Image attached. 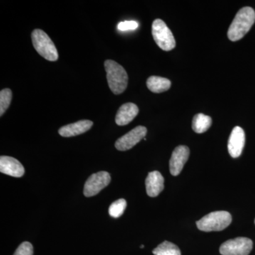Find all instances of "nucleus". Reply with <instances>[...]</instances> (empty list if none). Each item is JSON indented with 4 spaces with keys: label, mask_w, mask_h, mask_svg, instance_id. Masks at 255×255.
Masks as SVG:
<instances>
[{
    "label": "nucleus",
    "mask_w": 255,
    "mask_h": 255,
    "mask_svg": "<svg viewBox=\"0 0 255 255\" xmlns=\"http://www.w3.org/2000/svg\"><path fill=\"white\" fill-rule=\"evenodd\" d=\"M144 248V246L143 245H142L141 246H140V248Z\"/></svg>",
    "instance_id": "4be33fe9"
},
{
    "label": "nucleus",
    "mask_w": 255,
    "mask_h": 255,
    "mask_svg": "<svg viewBox=\"0 0 255 255\" xmlns=\"http://www.w3.org/2000/svg\"><path fill=\"white\" fill-rule=\"evenodd\" d=\"M111 182L110 174L107 172H100L92 174L87 179L84 187V194L87 197L97 195Z\"/></svg>",
    "instance_id": "0eeeda50"
},
{
    "label": "nucleus",
    "mask_w": 255,
    "mask_h": 255,
    "mask_svg": "<svg viewBox=\"0 0 255 255\" xmlns=\"http://www.w3.org/2000/svg\"><path fill=\"white\" fill-rule=\"evenodd\" d=\"M246 143V134L244 130L240 127L233 129L228 140V149L230 155L233 158L241 156Z\"/></svg>",
    "instance_id": "9d476101"
},
{
    "label": "nucleus",
    "mask_w": 255,
    "mask_h": 255,
    "mask_svg": "<svg viewBox=\"0 0 255 255\" xmlns=\"http://www.w3.org/2000/svg\"><path fill=\"white\" fill-rule=\"evenodd\" d=\"M152 34L161 49L169 51L175 48L176 42L172 31L162 20L155 19L152 23Z\"/></svg>",
    "instance_id": "39448f33"
},
{
    "label": "nucleus",
    "mask_w": 255,
    "mask_h": 255,
    "mask_svg": "<svg viewBox=\"0 0 255 255\" xmlns=\"http://www.w3.org/2000/svg\"><path fill=\"white\" fill-rule=\"evenodd\" d=\"M147 134V128L139 126L132 129L116 142L115 147L118 150L126 151L130 150L138 143Z\"/></svg>",
    "instance_id": "6e6552de"
},
{
    "label": "nucleus",
    "mask_w": 255,
    "mask_h": 255,
    "mask_svg": "<svg viewBox=\"0 0 255 255\" xmlns=\"http://www.w3.org/2000/svg\"><path fill=\"white\" fill-rule=\"evenodd\" d=\"M253 248V243L250 238L238 237L223 243L220 253L222 255H248Z\"/></svg>",
    "instance_id": "423d86ee"
},
{
    "label": "nucleus",
    "mask_w": 255,
    "mask_h": 255,
    "mask_svg": "<svg viewBox=\"0 0 255 255\" xmlns=\"http://www.w3.org/2000/svg\"><path fill=\"white\" fill-rule=\"evenodd\" d=\"M93 126V122L90 120L79 121L75 123L68 124L60 128L58 132L63 137H73L88 131Z\"/></svg>",
    "instance_id": "ddd939ff"
},
{
    "label": "nucleus",
    "mask_w": 255,
    "mask_h": 255,
    "mask_svg": "<svg viewBox=\"0 0 255 255\" xmlns=\"http://www.w3.org/2000/svg\"><path fill=\"white\" fill-rule=\"evenodd\" d=\"M211 125H212V119L205 114H196L193 119L192 129L196 133H203L207 131Z\"/></svg>",
    "instance_id": "dca6fc26"
},
{
    "label": "nucleus",
    "mask_w": 255,
    "mask_h": 255,
    "mask_svg": "<svg viewBox=\"0 0 255 255\" xmlns=\"http://www.w3.org/2000/svg\"><path fill=\"white\" fill-rule=\"evenodd\" d=\"M147 88L153 93H162L167 91L171 87L170 80L158 76H151L146 82Z\"/></svg>",
    "instance_id": "2eb2a0df"
},
{
    "label": "nucleus",
    "mask_w": 255,
    "mask_h": 255,
    "mask_svg": "<svg viewBox=\"0 0 255 255\" xmlns=\"http://www.w3.org/2000/svg\"><path fill=\"white\" fill-rule=\"evenodd\" d=\"M232 222V216L228 211H214L204 216L196 222L197 228L204 232L221 231Z\"/></svg>",
    "instance_id": "7ed1b4c3"
},
{
    "label": "nucleus",
    "mask_w": 255,
    "mask_h": 255,
    "mask_svg": "<svg viewBox=\"0 0 255 255\" xmlns=\"http://www.w3.org/2000/svg\"><path fill=\"white\" fill-rule=\"evenodd\" d=\"M33 248L28 242H23L18 247L14 255H33Z\"/></svg>",
    "instance_id": "aec40b11"
},
{
    "label": "nucleus",
    "mask_w": 255,
    "mask_h": 255,
    "mask_svg": "<svg viewBox=\"0 0 255 255\" xmlns=\"http://www.w3.org/2000/svg\"></svg>",
    "instance_id": "5701e85b"
},
{
    "label": "nucleus",
    "mask_w": 255,
    "mask_h": 255,
    "mask_svg": "<svg viewBox=\"0 0 255 255\" xmlns=\"http://www.w3.org/2000/svg\"><path fill=\"white\" fill-rule=\"evenodd\" d=\"M127 206V203L125 199H119V200L114 201L113 204L110 206V209H109V214L112 218L118 219L123 215Z\"/></svg>",
    "instance_id": "a211bd4d"
},
{
    "label": "nucleus",
    "mask_w": 255,
    "mask_h": 255,
    "mask_svg": "<svg viewBox=\"0 0 255 255\" xmlns=\"http://www.w3.org/2000/svg\"><path fill=\"white\" fill-rule=\"evenodd\" d=\"M255 22V11L252 7L242 8L236 15L228 31L231 41H237L246 36Z\"/></svg>",
    "instance_id": "f257e3e1"
},
{
    "label": "nucleus",
    "mask_w": 255,
    "mask_h": 255,
    "mask_svg": "<svg viewBox=\"0 0 255 255\" xmlns=\"http://www.w3.org/2000/svg\"><path fill=\"white\" fill-rule=\"evenodd\" d=\"M164 177L158 171L151 172L145 179L146 191L150 197H156L164 189Z\"/></svg>",
    "instance_id": "f8f14e48"
},
{
    "label": "nucleus",
    "mask_w": 255,
    "mask_h": 255,
    "mask_svg": "<svg viewBox=\"0 0 255 255\" xmlns=\"http://www.w3.org/2000/svg\"><path fill=\"white\" fill-rule=\"evenodd\" d=\"M138 27V23L135 21H126L119 23L117 28L119 31H126L135 30Z\"/></svg>",
    "instance_id": "412c9836"
},
{
    "label": "nucleus",
    "mask_w": 255,
    "mask_h": 255,
    "mask_svg": "<svg viewBox=\"0 0 255 255\" xmlns=\"http://www.w3.org/2000/svg\"><path fill=\"white\" fill-rule=\"evenodd\" d=\"M105 68L110 90L115 95L123 93L127 89L128 81V77L125 69L112 60H106Z\"/></svg>",
    "instance_id": "f03ea898"
},
{
    "label": "nucleus",
    "mask_w": 255,
    "mask_h": 255,
    "mask_svg": "<svg viewBox=\"0 0 255 255\" xmlns=\"http://www.w3.org/2000/svg\"><path fill=\"white\" fill-rule=\"evenodd\" d=\"M154 255H181V251L176 245L168 241L159 244L152 251Z\"/></svg>",
    "instance_id": "f3484780"
},
{
    "label": "nucleus",
    "mask_w": 255,
    "mask_h": 255,
    "mask_svg": "<svg viewBox=\"0 0 255 255\" xmlns=\"http://www.w3.org/2000/svg\"><path fill=\"white\" fill-rule=\"evenodd\" d=\"M32 42L36 51L45 59L56 61L58 59V50L49 36L41 29L32 32Z\"/></svg>",
    "instance_id": "20e7f679"
},
{
    "label": "nucleus",
    "mask_w": 255,
    "mask_h": 255,
    "mask_svg": "<svg viewBox=\"0 0 255 255\" xmlns=\"http://www.w3.org/2000/svg\"><path fill=\"white\" fill-rule=\"evenodd\" d=\"M138 112V107L135 104H124L117 112L116 116V123L119 126L127 125L136 117Z\"/></svg>",
    "instance_id": "4468645a"
},
{
    "label": "nucleus",
    "mask_w": 255,
    "mask_h": 255,
    "mask_svg": "<svg viewBox=\"0 0 255 255\" xmlns=\"http://www.w3.org/2000/svg\"><path fill=\"white\" fill-rule=\"evenodd\" d=\"M0 172L14 177H21L24 174V167L21 162L14 157L1 156Z\"/></svg>",
    "instance_id": "9b49d317"
},
{
    "label": "nucleus",
    "mask_w": 255,
    "mask_h": 255,
    "mask_svg": "<svg viewBox=\"0 0 255 255\" xmlns=\"http://www.w3.org/2000/svg\"><path fill=\"white\" fill-rule=\"evenodd\" d=\"M12 99V92L9 89H4L0 92V115L2 116L7 109Z\"/></svg>",
    "instance_id": "6ab92c4d"
},
{
    "label": "nucleus",
    "mask_w": 255,
    "mask_h": 255,
    "mask_svg": "<svg viewBox=\"0 0 255 255\" xmlns=\"http://www.w3.org/2000/svg\"><path fill=\"white\" fill-rule=\"evenodd\" d=\"M190 150L185 145H179L172 152L169 160V171L172 175L177 176L182 172L183 167L189 159Z\"/></svg>",
    "instance_id": "1a4fd4ad"
}]
</instances>
